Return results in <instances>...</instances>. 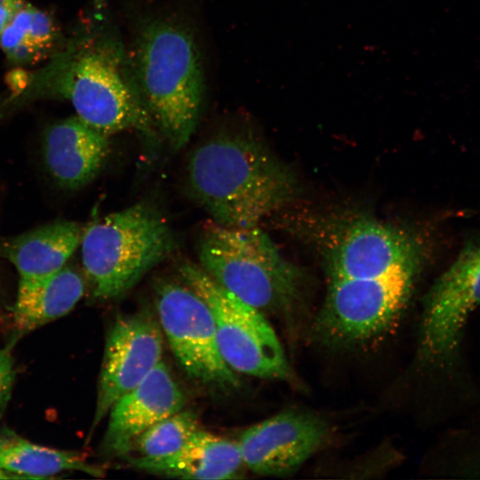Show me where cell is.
<instances>
[{
	"instance_id": "cell-23",
	"label": "cell",
	"mask_w": 480,
	"mask_h": 480,
	"mask_svg": "<svg viewBox=\"0 0 480 480\" xmlns=\"http://www.w3.org/2000/svg\"><path fill=\"white\" fill-rule=\"evenodd\" d=\"M0 479H20L17 476L0 468Z\"/></svg>"
},
{
	"instance_id": "cell-12",
	"label": "cell",
	"mask_w": 480,
	"mask_h": 480,
	"mask_svg": "<svg viewBox=\"0 0 480 480\" xmlns=\"http://www.w3.org/2000/svg\"><path fill=\"white\" fill-rule=\"evenodd\" d=\"M328 427L314 414L290 410L245 429L237 442L252 472L285 476L296 471L324 442Z\"/></svg>"
},
{
	"instance_id": "cell-18",
	"label": "cell",
	"mask_w": 480,
	"mask_h": 480,
	"mask_svg": "<svg viewBox=\"0 0 480 480\" xmlns=\"http://www.w3.org/2000/svg\"><path fill=\"white\" fill-rule=\"evenodd\" d=\"M0 468L20 479H44L73 470L98 477L104 475L78 452L32 443L5 427L0 428Z\"/></svg>"
},
{
	"instance_id": "cell-4",
	"label": "cell",
	"mask_w": 480,
	"mask_h": 480,
	"mask_svg": "<svg viewBox=\"0 0 480 480\" xmlns=\"http://www.w3.org/2000/svg\"><path fill=\"white\" fill-rule=\"evenodd\" d=\"M199 266L219 284L263 314L295 312L303 300L304 280L259 226L230 228L214 221L202 228Z\"/></svg>"
},
{
	"instance_id": "cell-6",
	"label": "cell",
	"mask_w": 480,
	"mask_h": 480,
	"mask_svg": "<svg viewBox=\"0 0 480 480\" xmlns=\"http://www.w3.org/2000/svg\"><path fill=\"white\" fill-rule=\"evenodd\" d=\"M302 235L320 252L329 279L383 275L422 263L423 247L411 231L364 215L312 218Z\"/></svg>"
},
{
	"instance_id": "cell-8",
	"label": "cell",
	"mask_w": 480,
	"mask_h": 480,
	"mask_svg": "<svg viewBox=\"0 0 480 480\" xmlns=\"http://www.w3.org/2000/svg\"><path fill=\"white\" fill-rule=\"evenodd\" d=\"M421 263L398 266L377 276L329 279L313 331L327 345L344 346L379 335L399 316Z\"/></svg>"
},
{
	"instance_id": "cell-19",
	"label": "cell",
	"mask_w": 480,
	"mask_h": 480,
	"mask_svg": "<svg viewBox=\"0 0 480 480\" xmlns=\"http://www.w3.org/2000/svg\"><path fill=\"white\" fill-rule=\"evenodd\" d=\"M61 44L60 31L50 13L26 2L0 35L1 49L15 65L50 59Z\"/></svg>"
},
{
	"instance_id": "cell-2",
	"label": "cell",
	"mask_w": 480,
	"mask_h": 480,
	"mask_svg": "<svg viewBox=\"0 0 480 480\" xmlns=\"http://www.w3.org/2000/svg\"><path fill=\"white\" fill-rule=\"evenodd\" d=\"M186 180L189 195L212 220L230 228L259 226L289 203L298 189L290 169L262 144L230 132L194 148Z\"/></svg>"
},
{
	"instance_id": "cell-7",
	"label": "cell",
	"mask_w": 480,
	"mask_h": 480,
	"mask_svg": "<svg viewBox=\"0 0 480 480\" xmlns=\"http://www.w3.org/2000/svg\"><path fill=\"white\" fill-rule=\"evenodd\" d=\"M181 281L208 305L220 351L236 372L290 380L292 372L282 345L265 315L223 288L199 265H178Z\"/></svg>"
},
{
	"instance_id": "cell-13",
	"label": "cell",
	"mask_w": 480,
	"mask_h": 480,
	"mask_svg": "<svg viewBox=\"0 0 480 480\" xmlns=\"http://www.w3.org/2000/svg\"><path fill=\"white\" fill-rule=\"evenodd\" d=\"M184 395L165 364L160 361L108 412L101 443L107 456L126 455L134 441L151 426L182 410Z\"/></svg>"
},
{
	"instance_id": "cell-17",
	"label": "cell",
	"mask_w": 480,
	"mask_h": 480,
	"mask_svg": "<svg viewBox=\"0 0 480 480\" xmlns=\"http://www.w3.org/2000/svg\"><path fill=\"white\" fill-rule=\"evenodd\" d=\"M82 235L73 221L49 223L1 243L0 256L14 265L20 279L41 278L65 267Z\"/></svg>"
},
{
	"instance_id": "cell-11",
	"label": "cell",
	"mask_w": 480,
	"mask_h": 480,
	"mask_svg": "<svg viewBox=\"0 0 480 480\" xmlns=\"http://www.w3.org/2000/svg\"><path fill=\"white\" fill-rule=\"evenodd\" d=\"M163 334L148 310L121 316L106 338L91 432L123 395L135 388L161 361Z\"/></svg>"
},
{
	"instance_id": "cell-15",
	"label": "cell",
	"mask_w": 480,
	"mask_h": 480,
	"mask_svg": "<svg viewBox=\"0 0 480 480\" xmlns=\"http://www.w3.org/2000/svg\"><path fill=\"white\" fill-rule=\"evenodd\" d=\"M129 460L148 473L184 479H233L244 465L237 443L201 429L170 456Z\"/></svg>"
},
{
	"instance_id": "cell-3",
	"label": "cell",
	"mask_w": 480,
	"mask_h": 480,
	"mask_svg": "<svg viewBox=\"0 0 480 480\" xmlns=\"http://www.w3.org/2000/svg\"><path fill=\"white\" fill-rule=\"evenodd\" d=\"M127 54L138 92L160 135L180 150L195 132L205 91L203 60L192 30L171 17L142 18Z\"/></svg>"
},
{
	"instance_id": "cell-5",
	"label": "cell",
	"mask_w": 480,
	"mask_h": 480,
	"mask_svg": "<svg viewBox=\"0 0 480 480\" xmlns=\"http://www.w3.org/2000/svg\"><path fill=\"white\" fill-rule=\"evenodd\" d=\"M174 234L149 203L134 204L91 223L81 239L82 262L96 299L131 290L175 248Z\"/></svg>"
},
{
	"instance_id": "cell-20",
	"label": "cell",
	"mask_w": 480,
	"mask_h": 480,
	"mask_svg": "<svg viewBox=\"0 0 480 480\" xmlns=\"http://www.w3.org/2000/svg\"><path fill=\"white\" fill-rule=\"evenodd\" d=\"M199 429L196 414L182 409L143 432L126 455L132 454L128 459L145 460L170 456L180 450Z\"/></svg>"
},
{
	"instance_id": "cell-21",
	"label": "cell",
	"mask_w": 480,
	"mask_h": 480,
	"mask_svg": "<svg viewBox=\"0 0 480 480\" xmlns=\"http://www.w3.org/2000/svg\"><path fill=\"white\" fill-rule=\"evenodd\" d=\"M14 377L12 358L7 348H0V419L10 401Z\"/></svg>"
},
{
	"instance_id": "cell-1",
	"label": "cell",
	"mask_w": 480,
	"mask_h": 480,
	"mask_svg": "<svg viewBox=\"0 0 480 480\" xmlns=\"http://www.w3.org/2000/svg\"><path fill=\"white\" fill-rule=\"evenodd\" d=\"M96 18L64 41L42 69L14 72L13 92L4 104L62 98L81 120L108 137L135 131L156 140L160 133L136 88L127 46L107 19Z\"/></svg>"
},
{
	"instance_id": "cell-10",
	"label": "cell",
	"mask_w": 480,
	"mask_h": 480,
	"mask_svg": "<svg viewBox=\"0 0 480 480\" xmlns=\"http://www.w3.org/2000/svg\"><path fill=\"white\" fill-rule=\"evenodd\" d=\"M479 305L480 241L465 245L426 294L420 326V360L431 365L449 363L470 314Z\"/></svg>"
},
{
	"instance_id": "cell-9",
	"label": "cell",
	"mask_w": 480,
	"mask_h": 480,
	"mask_svg": "<svg viewBox=\"0 0 480 480\" xmlns=\"http://www.w3.org/2000/svg\"><path fill=\"white\" fill-rule=\"evenodd\" d=\"M154 298L161 329L187 374L204 385L236 388L239 379L220 351L205 301L183 282L168 279L155 283Z\"/></svg>"
},
{
	"instance_id": "cell-22",
	"label": "cell",
	"mask_w": 480,
	"mask_h": 480,
	"mask_svg": "<svg viewBox=\"0 0 480 480\" xmlns=\"http://www.w3.org/2000/svg\"><path fill=\"white\" fill-rule=\"evenodd\" d=\"M24 3V0H0V35Z\"/></svg>"
},
{
	"instance_id": "cell-14",
	"label": "cell",
	"mask_w": 480,
	"mask_h": 480,
	"mask_svg": "<svg viewBox=\"0 0 480 480\" xmlns=\"http://www.w3.org/2000/svg\"><path fill=\"white\" fill-rule=\"evenodd\" d=\"M110 153L108 136L77 116L49 126L44 137L46 166L56 183L64 188H80L101 171Z\"/></svg>"
},
{
	"instance_id": "cell-16",
	"label": "cell",
	"mask_w": 480,
	"mask_h": 480,
	"mask_svg": "<svg viewBox=\"0 0 480 480\" xmlns=\"http://www.w3.org/2000/svg\"><path fill=\"white\" fill-rule=\"evenodd\" d=\"M83 277L74 269L36 279H20L13 310L15 335L19 337L70 312L84 293Z\"/></svg>"
}]
</instances>
